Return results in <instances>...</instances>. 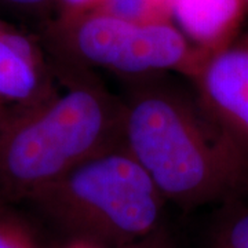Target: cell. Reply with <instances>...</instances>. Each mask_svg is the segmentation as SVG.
Here are the masks:
<instances>
[{"label": "cell", "instance_id": "obj_13", "mask_svg": "<svg viewBox=\"0 0 248 248\" xmlns=\"http://www.w3.org/2000/svg\"><path fill=\"white\" fill-rule=\"evenodd\" d=\"M3 3L24 10H42L55 4L54 0H1Z\"/></svg>", "mask_w": 248, "mask_h": 248}, {"label": "cell", "instance_id": "obj_1", "mask_svg": "<svg viewBox=\"0 0 248 248\" xmlns=\"http://www.w3.org/2000/svg\"><path fill=\"white\" fill-rule=\"evenodd\" d=\"M120 98L123 146L167 203L192 210L247 193L248 159L196 95L160 73L128 78Z\"/></svg>", "mask_w": 248, "mask_h": 248}, {"label": "cell", "instance_id": "obj_15", "mask_svg": "<svg viewBox=\"0 0 248 248\" xmlns=\"http://www.w3.org/2000/svg\"><path fill=\"white\" fill-rule=\"evenodd\" d=\"M1 101H0V130H1V127H3V123H4V117H3V107H1Z\"/></svg>", "mask_w": 248, "mask_h": 248}, {"label": "cell", "instance_id": "obj_12", "mask_svg": "<svg viewBox=\"0 0 248 248\" xmlns=\"http://www.w3.org/2000/svg\"><path fill=\"white\" fill-rule=\"evenodd\" d=\"M60 9V14H71L95 7L97 0H54Z\"/></svg>", "mask_w": 248, "mask_h": 248}, {"label": "cell", "instance_id": "obj_2", "mask_svg": "<svg viewBox=\"0 0 248 248\" xmlns=\"http://www.w3.org/2000/svg\"><path fill=\"white\" fill-rule=\"evenodd\" d=\"M66 89L4 120L0 197L31 195L87 160L123 145V102L91 73L65 71Z\"/></svg>", "mask_w": 248, "mask_h": 248}, {"label": "cell", "instance_id": "obj_4", "mask_svg": "<svg viewBox=\"0 0 248 248\" xmlns=\"http://www.w3.org/2000/svg\"><path fill=\"white\" fill-rule=\"evenodd\" d=\"M50 42L65 69L115 72L140 78L177 72L192 79L210 53L171 22L137 24L98 10L60 14Z\"/></svg>", "mask_w": 248, "mask_h": 248}, {"label": "cell", "instance_id": "obj_7", "mask_svg": "<svg viewBox=\"0 0 248 248\" xmlns=\"http://www.w3.org/2000/svg\"><path fill=\"white\" fill-rule=\"evenodd\" d=\"M246 10L243 0H171L172 22L207 53L236 39L234 33Z\"/></svg>", "mask_w": 248, "mask_h": 248}, {"label": "cell", "instance_id": "obj_3", "mask_svg": "<svg viewBox=\"0 0 248 248\" xmlns=\"http://www.w3.org/2000/svg\"><path fill=\"white\" fill-rule=\"evenodd\" d=\"M72 241L127 248L159 228L166 199L123 145L27 199Z\"/></svg>", "mask_w": 248, "mask_h": 248}, {"label": "cell", "instance_id": "obj_6", "mask_svg": "<svg viewBox=\"0 0 248 248\" xmlns=\"http://www.w3.org/2000/svg\"><path fill=\"white\" fill-rule=\"evenodd\" d=\"M50 79L33 43L0 28V101L29 107L48 97Z\"/></svg>", "mask_w": 248, "mask_h": 248}, {"label": "cell", "instance_id": "obj_10", "mask_svg": "<svg viewBox=\"0 0 248 248\" xmlns=\"http://www.w3.org/2000/svg\"><path fill=\"white\" fill-rule=\"evenodd\" d=\"M0 248H40L33 236L17 219L0 213Z\"/></svg>", "mask_w": 248, "mask_h": 248}, {"label": "cell", "instance_id": "obj_5", "mask_svg": "<svg viewBox=\"0 0 248 248\" xmlns=\"http://www.w3.org/2000/svg\"><path fill=\"white\" fill-rule=\"evenodd\" d=\"M190 80L207 115L248 159V33L208 54Z\"/></svg>", "mask_w": 248, "mask_h": 248}, {"label": "cell", "instance_id": "obj_11", "mask_svg": "<svg viewBox=\"0 0 248 248\" xmlns=\"http://www.w3.org/2000/svg\"><path fill=\"white\" fill-rule=\"evenodd\" d=\"M127 248H177L174 241L170 239V236L164 232L163 226L159 228L156 232H153L152 234L146 236L145 239L140 240L137 243H134L133 246Z\"/></svg>", "mask_w": 248, "mask_h": 248}, {"label": "cell", "instance_id": "obj_9", "mask_svg": "<svg viewBox=\"0 0 248 248\" xmlns=\"http://www.w3.org/2000/svg\"><path fill=\"white\" fill-rule=\"evenodd\" d=\"M112 17L137 24L171 22V0H97L95 7Z\"/></svg>", "mask_w": 248, "mask_h": 248}, {"label": "cell", "instance_id": "obj_14", "mask_svg": "<svg viewBox=\"0 0 248 248\" xmlns=\"http://www.w3.org/2000/svg\"><path fill=\"white\" fill-rule=\"evenodd\" d=\"M68 248H99L93 244H87V243H81V241H72Z\"/></svg>", "mask_w": 248, "mask_h": 248}, {"label": "cell", "instance_id": "obj_8", "mask_svg": "<svg viewBox=\"0 0 248 248\" xmlns=\"http://www.w3.org/2000/svg\"><path fill=\"white\" fill-rule=\"evenodd\" d=\"M208 248H248V204L243 199L222 204L210 232Z\"/></svg>", "mask_w": 248, "mask_h": 248}, {"label": "cell", "instance_id": "obj_16", "mask_svg": "<svg viewBox=\"0 0 248 248\" xmlns=\"http://www.w3.org/2000/svg\"><path fill=\"white\" fill-rule=\"evenodd\" d=\"M243 3L246 4V7H247V10H248V0H243Z\"/></svg>", "mask_w": 248, "mask_h": 248}]
</instances>
